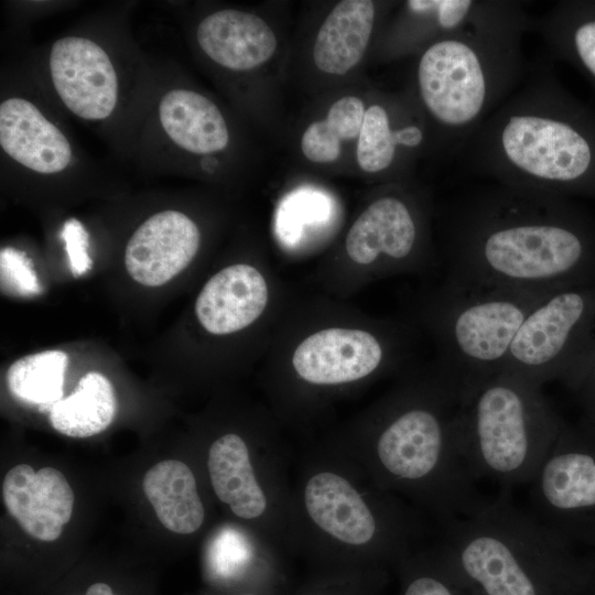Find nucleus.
Returning <instances> with one entry per match:
<instances>
[{
	"label": "nucleus",
	"mask_w": 595,
	"mask_h": 595,
	"mask_svg": "<svg viewBox=\"0 0 595 595\" xmlns=\"http://www.w3.org/2000/svg\"><path fill=\"white\" fill-rule=\"evenodd\" d=\"M461 404L458 386L442 370L434 382L399 392L370 425L334 443L378 487L442 527L487 501L461 454Z\"/></svg>",
	"instance_id": "obj_1"
},
{
	"label": "nucleus",
	"mask_w": 595,
	"mask_h": 595,
	"mask_svg": "<svg viewBox=\"0 0 595 595\" xmlns=\"http://www.w3.org/2000/svg\"><path fill=\"white\" fill-rule=\"evenodd\" d=\"M430 533L425 515L378 487L335 443L300 456L292 479L291 555L313 570L396 567Z\"/></svg>",
	"instance_id": "obj_2"
},
{
	"label": "nucleus",
	"mask_w": 595,
	"mask_h": 595,
	"mask_svg": "<svg viewBox=\"0 0 595 595\" xmlns=\"http://www.w3.org/2000/svg\"><path fill=\"white\" fill-rule=\"evenodd\" d=\"M452 279L533 293L595 284V249L547 198L511 197L463 223Z\"/></svg>",
	"instance_id": "obj_3"
},
{
	"label": "nucleus",
	"mask_w": 595,
	"mask_h": 595,
	"mask_svg": "<svg viewBox=\"0 0 595 595\" xmlns=\"http://www.w3.org/2000/svg\"><path fill=\"white\" fill-rule=\"evenodd\" d=\"M436 528L433 544L472 595H571L589 565L507 494Z\"/></svg>",
	"instance_id": "obj_4"
},
{
	"label": "nucleus",
	"mask_w": 595,
	"mask_h": 595,
	"mask_svg": "<svg viewBox=\"0 0 595 595\" xmlns=\"http://www.w3.org/2000/svg\"><path fill=\"white\" fill-rule=\"evenodd\" d=\"M564 422L541 386L502 370L462 401L461 454L477 482L490 480L508 495L529 485Z\"/></svg>",
	"instance_id": "obj_5"
},
{
	"label": "nucleus",
	"mask_w": 595,
	"mask_h": 595,
	"mask_svg": "<svg viewBox=\"0 0 595 595\" xmlns=\"http://www.w3.org/2000/svg\"><path fill=\"white\" fill-rule=\"evenodd\" d=\"M550 293H533L451 280L439 317L445 360L443 371L462 401L504 370L523 321Z\"/></svg>",
	"instance_id": "obj_6"
},
{
	"label": "nucleus",
	"mask_w": 595,
	"mask_h": 595,
	"mask_svg": "<svg viewBox=\"0 0 595 595\" xmlns=\"http://www.w3.org/2000/svg\"><path fill=\"white\" fill-rule=\"evenodd\" d=\"M290 455L272 436H216L206 470L215 497L237 520L283 555H291L292 479Z\"/></svg>",
	"instance_id": "obj_7"
},
{
	"label": "nucleus",
	"mask_w": 595,
	"mask_h": 595,
	"mask_svg": "<svg viewBox=\"0 0 595 595\" xmlns=\"http://www.w3.org/2000/svg\"><path fill=\"white\" fill-rule=\"evenodd\" d=\"M595 359V284L554 291L528 314L504 370L571 389Z\"/></svg>",
	"instance_id": "obj_8"
},
{
	"label": "nucleus",
	"mask_w": 595,
	"mask_h": 595,
	"mask_svg": "<svg viewBox=\"0 0 595 595\" xmlns=\"http://www.w3.org/2000/svg\"><path fill=\"white\" fill-rule=\"evenodd\" d=\"M528 487L536 519L575 545L595 547V421H565Z\"/></svg>",
	"instance_id": "obj_9"
},
{
	"label": "nucleus",
	"mask_w": 595,
	"mask_h": 595,
	"mask_svg": "<svg viewBox=\"0 0 595 595\" xmlns=\"http://www.w3.org/2000/svg\"><path fill=\"white\" fill-rule=\"evenodd\" d=\"M499 147L524 181L543 190L581 178L592 160L591 147L578 131L540 112L511 115L502 126Z\"/></svg>",
	"instance_id": "obj_10"
},
{
	"label": "nucleus",
	"mask_w": 595,
	"mask_h": 595,
	"mask_svg": "<svg viewBox=\"0 0 595 595\" xmlns=\"http://www.w3.org/2000/svg\"><path fill=\"white\" fill-rule=\"evenodd\" d=\"M421 97L443 125L464 127L482 113L488 93L486 66L478 50L458 37L432 44L418 68Z\"/></svg>",
	"instance_id": "obj_11"
},
{
	"label": "nucleus",
	"mask_w": 595,
	"mask_h": 595,
	"mask_svg": "<svg viewBox=\"0 0 595 595\" xmlns=\"http://www.w3.org/2000/svg\"><path fill=\"white\" fill-rule=\"evenodd\" d=\"M50 72L60 98L76 116L100 120L115 109L117 74L108 54L94 41L79 36L55 41Z\"/></svg>",
	"instance_id": "obj_12"
},
{
	"label": "nucleus",
	"mask_w": 595,
	"mask_h": 595,
	"mask_svg": "<svg viewBox=\"0 0 595 595\" xmlns=\"http://www.w3.org/2000/svg\"><path fill=\"white\" fill-rule=\"evenodd\" d=\"M284 556L241 524L215 530L204 556V575L215 591L268 588L289 592Z\"/></svg>",
	"instance_id": "obj_13"
},
{
	"label": "nucleus",
	"mask_w": 595,
	"mask_h": 595,
	"mask_svg": "<svg viewBox=\"0 0 595 595\" xmlns=\"http://www.w3.org/2000/svg\"><path fill=\"white\" fill-rule=\"evenodd\" d=\"M383 358L385 348L371 333L334 327L306 337L294 350L292 365L305 383L333 387L367 378Z\"/></svg>",
	"instance_id": "obj_14"
},
{
	"label": "nucleus",
	"mask_w": 595,
	"mask_h": 595,
	"mask_svg": "<svg viewBox=\"0 0 595 595\" xmlns=\"http://www.w3.org/2000/svg\"><path fill=\"white\" fill-rule=\"evenodd\" d=\"M196 224L177 210H163L142 223L129 239L125 264L145 286H160L181 273L199 248Z\"/></svg>",
	"instance_id": "obj_15"
},
{
	"label": "nucleus",
	"mask_w": 595,
	"mask_h": 595,
	"mask_svg": "<svg viewBox=\"0 0 595 595\" xmlns=\"http://www.w3.org/2000/svg\"><path fill=\"white\" fill-rule=\"evenodd\" d=\"M2 495L23 531L41 541L56 540L73 513V489L54 467L35 472L26 464L13 466L4 476Z\"/></svg>",
	"instance_id": "obj_16"
},
{
	"label": "nucleus",
	"mask_w": 595,
	"mask_h": 595,
	"mask_svg": "<svg viewBox=\"0 0 595 595\" xmlns=\"http://www.w3.org/2000/svg\"><path fill=\"white\" fill-rule=\"evenodd\" d=\"M269 292L263 275L237 263L221 269L203 286L195 314L210 334L227 335L251 325L263 313Z\"/></svg>",
	"instance_id": "obj_17"
},
{
	"label": "nucleus",
	"mask_w": 595,
	"mask_h": 595,
	"mask_svg": "<svg viewBox=\"0 0 595 595\" xmlns=\"http://www.w3.org/2000/svg\"><path fill=\"white\" fill-rule=\"evenodd\" d=\"M0 145L13 160L42 174L63 171L72 159L62 131L31 101L18 97L0 105Z\"/></svg>",
	"instance_id": "obj_18"
},
{
	"label": "nucleus",
	"mask_w": 595,
	"mask_h": 595,
	"mask_svg": "<svg viewBox=\"0 0 595 595\" xmlns=\"http://www.w3.org/2000/svg\"><path fill=\"white\" fill-rule=\"evenodd\" d=\"M418 226L401 199L386 196L372 202L356 219L346 237V251L367 266L385 256L391 261L410 259L418 242Z\"/></svg>",
	"instance_id": "obj_19"
},
{
	"label": "nucleus",
	"mask_w": 595,
	"mask_h": 595,
	"mask_svg": "<svg viewBox=\"0 0 595 595\" xmlns=\"http://www.w3.org/2000/svg\"><path fill=\"white\" fill-rule=\"evenodd\" d=\"M205 54L232 71H249L266 63L277 48L270 26L259 17L238 10L207 15L197 28Z\"/></svg>",
	"instance_id": "obj_20"
},
{
	"label": "nucleus",
	"mask_w": 595,
	"mask_h": 595,
	"mask_svg": "<svg viewBox=\"0 0 595 595\" xmlns=\"http://www.w3.org/2000/svg\"><path fill=\"white\" fill-rule=\"evenodd\" d=\"M143 491L160 522L177 534H193L205 523L207 510L188 465L164 459L148 469Z\"/></svg>",
	"instance_id": "obj_21"
},
{
	"label": "nucleus",
	"mask_w": 595,
	"mask_h": 595,
	"mask_svg": "<svg viewBox=\"0 0 595 595\" xmlns=\"http://www.w3.org/2000/svg\"><path fill=\"white\" fill-rule=\"evenodd\" d=\"M375 6L370 0L337 3L321 25L313 57L321 71L343 75L363 57L374 26Z\"/></svg>",
	"instance_id": "obj_22"
},
{
	"label": "nucleus",
	"mask_w": 595,
	"mask_h": 595,
	"mask_svg": "<svg viewBox=\"0 0 595 595\" xmlns=\"http://www.w3.org/2000/svg\"><path fill=\"white\" fill-rule=\"evenodd\" d=\"M161 125L182 149L207 154L226 148L229 134L223 115L205 96L187 89H173L160 102Z\"/></svg>",
	"instance_id": "obj_23"
},
{
	"label": "nucleus",
	"mask_w": 595,
	"mask_h": 595,
	"mask_svg": "<svg viewBox=\"0 0 595 595\" xmlns=\"http://www.w3.org/2000/svg\"><path fill=\"white\" fill-rule=\"evenodd\" d=\"M117 400L112 383L100 372L83 376L76 389L50 409V422L58 433L89 437L105 431L112 422Z\"/></svg>",
	"instance_id": "obj_24"
},
{
	"label": "nucleus",
	"mask_w": 595,
	"mask_h": 595,
	"mask_svg": "<svg viewBox=\"0 0 595 595\" xmlns=\"http://www.w3.org/2000/svg\"><path fill=\"white\" fill-rule=\"evenodd\" d=\"M68 356L63 350H45L15 360L8 369L6 381L18 399L52 408L62 400Z\"/></svg>",
	"instance_id": "obj_25"
},
{
	"label": "nucleus",
	"mask_w": 595,
	"mask_h": 595,
	"mask_svg": "<svg viewBox=\"0 0 595 595\" xmlns=\"http://www.w3.org/2000/svg\"><path fill=\"white\" fill-rule=\"evenodd\" d=\"M394 569L400 581L399 595H472L433 543L418 548Z\"/></svg>",
	"instance_id": "obj_26"
},
{
	"label": "nucleus",
	"mask_w": 595,
	"mask_h": 595,
	"mask_svg": "<svg viewBox=\"0 0 595 595\" xmlns=\"http://www.w3.org/2000/svg\"><path fill=\"white\" fill-rule=\"evenodd\" d=\"M389 569L382 566L333 567L313 570L288 595H382Z\"/></svg>",
	"instance_id": "obj_27"
},
{
	"label": "nucleus",
	"mask_w": 595,
	"mask_h": 595,
	"mask_svg": "<svg viewBox=\"0 0 595 595\" xmlns=\"http://www.w3.org/2000/svg\"><path fill=\"white\" fill-rule=\"evenodd\" d=\"M396 131L390 128L387 111L381 106L366 109L357 143V161L365 172H379L391 164L398 145Z\"/></svg>",
	"instance_id": "obj_28"
},
{
	"label": "nucleus",
	"mask_w": 595,
	"mask_h": 595,
	"mask_svg": "<svg viewBox=\"0 0 595 595\" xmlns=\"http://www.w3.org/2000/svg\"><path fill=\"white\" fill-rule=\"evenodd\" d=\"M0 278L2 291L10 295L33 296L42 291L32 261L13 247L1 249Z\"/></svg>",
	"instance_id": "obj_29"
},
{
	"label": "nucleus",
	"mask_w": 595,
	"mask_h": 595,
	"mask_svg": "<svg viewBox=\"0 0 595 595\" xmlns=\"http://www.w3.org/2000/svg\"><path fill=\"white\" fill-rule=\"evenodd\" d=\"M340 141L326 120H318L311 123L303 133L301 148L310 161L328 163L338 159Z\"/></svg>",
	"instance_id": "obj_30"
},
{
	"label": "nucleus",
	"mask_w": 595,
	"mask_h": 595,
	"mask_svg": "<svg viewBox=\"0 0 595 595\" xmlns=\"http://www.w3.org/2000/svg\"><path fill=\"white\" fill-rule=\"evenodd\" d=\"M365 113L363 101L356 97L347 96L331 107L326 122L340 140L355 139L360 132Z\"/></svg>",
	"instance_id": "obj_31"
},
{
	"label": "nucleus",
	"mask_w": 595,
	"mask_h": 595,
	"mask_svg": "<svg viewBox=\"0 0 595 595\" xmlns=\"http://www.w3.org/2000/svg\"><path fill=\"white\" fill-rule=\"evenodd\" d=\"M61 238L65 244L73 275H83L91 268V259L88 255L89 236L87 230L78 219L69 218L63 226Z\"/></svg>",
	"instance_id": "obj_32"
},
{
	"label": "nucleus",
	"mask_w": 595,
	"mask_h": 595,
	"mask_svg": "<svg viewBox=\"0 0 595 595\" xmlns=\"http://www.w3.org/2000/svg\"><path fill=\"white\" fill-rule=\"evenodd\" d=\"M408 7L415 13L433 12L441 28L459 26L468 15L473 1L468 0H411Z\"/></svg>",
	"instance_id": "obj_33"
},
{
	"label": "nucleus",
	"mask_w": 595,
	"mask_h": 595,
	"mask_svg": "<svg viewBox=\"0 0 595 595\" xmlns=\"http://www.w3.org/2000/svg\"><path fill=\"white\" fill-rule=\"evenodd\" d=\"M570 390L577 397L583 409V416L595 421V359Z\"/></svg>",
	"instance_id": "obj_34"
},
{
	"label": "nucleus",
	"mask_w": 595,
	"mask_h": 595,
	"mask_svg": "<svg viewBox=\"0 0 595 595\" xmlns=\"http://www.w3.org/2000/svg\"><path fill=\"white\" fill-rule=\"evenodd\" d=\"M574 45L583 64L595 76V21L586 22L576 30Z\"/></svg>",
	"instance_id": "obj_35"
},
{
	"label": "nucleus",
	"mask_w": 595,
	"mask_h": 595,
	"mask_svg": "<svg viewBox=\"0 0 595 595\" xmlns=\"http://www.w3.org/2000/svg\"><path fill=\"white\" fill-rule=\"evenodd\" d=\"M68 595H127L120 592L106 580H94L87 586L83 587L80 592H74Z\"/></svg>",
	"instance_id": "obj_36"
},
{
	"label": "nucleus",
	"mask_w": 595,
	"mask_h": 595,
	"mask_svg": "<svg viewBox=\"0 0 595 595\" xmlns=\"http://www.w3.org/2000/svg\"><path fill=\"white\" fill-rule=\"evenodd\" d=\"M423 138L422 131L415 126H408L401 129H397L396 139L398 144L404 147H416L421 143Z\"/></svg>",
	"instance_id": "obj_37"
},
{
	"label": "nucleus",
	"mask_w": 595,
	"mask_h": 595,
	"mask_svg": "<svg viewBox=\"0 0 595 595\" xmlns=\"http://www.w3.org/2000/svg\"><path fill=\"white\" fill-rule=\"evenodd\" d=\"M291 591L284 592L279 589H268V588H250V589H239L230 592H221V595H288Z\"/></svg>",
	"instance_id": "obj_38"
}]
</instances>
